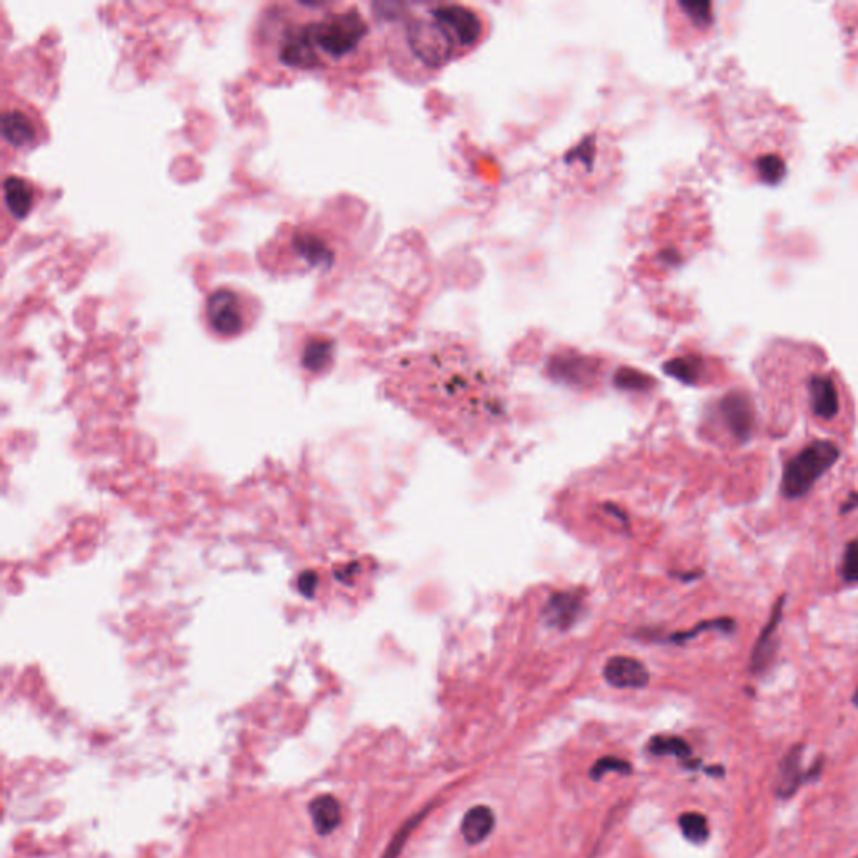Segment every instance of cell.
<instances>
[{
  "label": "cell",
  "mask_w": 858,
  "mask_h": 858,
  "mask_svg": "<svg viewBox=\"0 0 858 858\" xmlns=\"http://www.w3.org/2000/svg\"><path fill=\"white\" fill-rule=\"evenodd\" d=\"M493 827H495V815L492 810L478 805L466 812L461 823V833L470 845H478L493 832Z\"/></svg>",
  "instance_id": "cell-13"
},
{
  "label": "cell",
  "mask_w": 858,
  "mask_h": 858,
  "mask_svg": "<svg viewBox=\"0 0 858 858\" xmlns=\"http://www.w3.org/2000/svg\"><path fill=\"white\" fill-rule=\"evenodd\" d=\"M785 597H780L776 600L775 607L771 610L770 619L766 622L763 631L758 636L753 652H751L750 667L751 671L760 674L766 671L771 666V662L775 659L776 654V632L780 627L781 619H783V609H785Z\"/></svg>",
  "instance_id": "cell-8"
},
{
  "label": "cell",
  "mask_w": 858,
  "mask_h": 858,
  "mask_svg": "<svg viewBox=\"0 0 858 858\" xmlns=\"http://www.w3.org/2000/svg\"><path fill=\"white\" fill-rule=\"evenodd\" d=\"M309 810H311L314 827H316L317 833H321V835H329L341 825V805L334 796H317L316 800L311 803Z\"/></svg>",
  "instance_id": "cell-15"
},
{
  "label": "cell",
  "mask_w": 858,
  "mask_h": 858,
  "mask_svg": "<svg viewBox=\"0 0 858 858\" xmlns=\"http://www.w3.org/2000/svg\"><path fill=\"white\" fill-rule=\"evenodd\" d=\"M332 349H334V344L329 339H324V337L311 339V341L307 342L304 354H302V366L307 371L319 373V371H322L331 362Z\"/></svg>",
  "instance_id": "cell-16"
},
{
  "label": "cell",
  "mask_w": 858,
  "mask_h": 858,
  "mask_svg": "<svg viewBox=\"0 0 858 858\" xmlns=\"http://www.w3.org/2000/svg\"><path fill=\"white\" fill-rule=\"evenodd\" d=\"M605 678L616 688H642L649 681L646 667L629 657H614L605 666Z\"/></svg>",
  "instance_id": "cell-9"
},
{
  "label": "cell",
  "mask_w": 858,
  "mask_h": 858,
  "mask_svg": "<svg viewBox=\"0 0 858 858\" xmlns=\"http://www.w3.org/2000/svg\"><path fill=\"white\" fill-rule=\"evenodd\" d=\"M724 423L729 431L740 441L750 440L755 428V409L751 399L745 393L733 391L726 394L719 404Z\"/></svg>",
  "instance_id": "cell-6"
},
{
  "label": "cell",
  "mask_w": 858,
  "mask_h": 858,
  "mask_svg": "<svg viewBox=\"0 0 858 858\" xmlns=\"http://www.w3.org/2000/svg\"><path fill=\"white\" fill-rule=\"evenodd\" d=\"M4 200L12 217L26 218L34 205V190L21 176H7L4 181Z\"/></svg>",
  "instance_id": "cell-12"
},
{
  "label": "cell",
  "mask_w": 858,
  "mask_h": 858,
  "mask_svg": "<svg viewBox=\"0 0 858 858\" xmlns=\"http://www.w3.org/2000/svg\"><path fill=\"white\" fill-rule=\"evenodd\" d=\"M649 751L652 755H672L678 756L681 760H688L691 756V748L686 741L676 736H656L649 743Z\"/></svg>",
  "instance_id": "cell-18"
},
{
  "label": "cell",
  "mask_w": 858,
  "mask_h": 858,
  "mask_svg": "<svg viewBox=\"0 0 858 858\" xmlns=\"http://www.w3.org/2000/svg\"><path fill=\"white\" fill-rule=\"evenodd\" d=\"M486 32L485 17L473 7L429 4L404 21L399 51L416 78H428L473 51Z\"/></svg>",
  "instance_id": "cell-1"
},
{
  "label": "cell",
  "mask_w": 858,
  "mask_h": 858,
  "mask_svg": "<svg viewBox=\"0 0 858 858\" xmlns=\"http://www.w3.org/2000/svg\"><path fill=\"white\" fill-rule=\"evenodd\" d=\"M207 317L220 336H237L243 329L242 304L230 289H217L207 300Z\"/></svg>",
  "instance_id": "cell-4"
},
{
  "label": "cell",
  "mask_w": 858,
  "mask_h": 858,
  "mask_svg": "<svg viewBox=\"0 0 858 858\" xmlns=\"http://www.w3.org/2000/svg\"><path fill=\"white\" fill-rule=\"evenodd\" d=\"M803 780L805 775L802 771V750L800 746H795L781 760L778 780H776V795L781 798H790L795 795Z\"/></svg>",
  "instance_id": "cell-11"
},
{
  "label": "cell",
  "mask_w": 858,
  "mask_h": 858,
  "mask_svg": "<svg viewBox=\"0 0 858 858\" xmlns=\"http://www.w3.org/2000/svg\"><path fill=\"white\" fill-rule=\"evenodd\" d=\"M842 577L848 584H858V538L848 542L843 552Z\"/></svg>",
  "instance_id": "cell-19"
},
{
  "label": "cell",
  "mask_w": 858,
  "mask_h": 858,
  "mask_svg": "<svg viewBox=\"0 0 858 858\" xmlns=\"http://www.w3.org/2000/svg\"><path fill=\"white\" fill-rule=\"evenodd\" d=\"M609 771H617V773L627 775V773H631L632 766L629 761L621 760V758H616V756H605V758L595 763L594 768L590 771V776L594 780H600Z\"/></svg>",
  "instance_id": "cell-20"
},
{
  "label": "cell",
  "mask_w": 858,
  "mask_h": 858,
  "mask_svg": "<svg viewBox=\"0 0 858 858\" xmlns=\"http://www.w3.org/2000/svg\"><path fill=\"white\" fill-rule=\"evenodd\" d=\"M316 585L317 575L312 574V572H309V574H305L304 577L300 579V589L304 590L305 594L307 595L312 594V590L316 589Z\"/></svg>",
  "instance_id": "cell-22"
},
{
  "label": "cell",
  "mask_w": 858,
  "mask_h": 858,
  "mask_svg": "<svg viewBox=\"0 0 858 858\" xmlns=\"http://www.w3.org/2000/svg\"><path fill=\"white\" fill-rule=\"evenodd\" d=\"M840 458V450L832 441L817 440L805 446L785 465L781 478V493L788 500H798L812 492L813 486Z\"/></svg>",
  "instance_id": "cell-2"
},
{
  "label": "cell",
  "mask_w": 858,
  "mask_h": 858,
  "mask_svg": "<svg viewBox=\"0 0 858 858\" xmlns=\"http://www.w3.org/2000/svg\"><path fill=\"white\" fill-rule=\"evenodd\" d=\"M853 703L857 704V706H858V689H857V693H855V696H853Z\"/></svg>",
  "instance_id": "cell-24"
},
{
  "label": "cell",
  "mask_w": 858,
  "mask_h": 858,
  "mask_svg": "<svg viewBox=\"0 0 858 858\" xmlns=\"http://www.w3.org/2000/svg\"><path fill=\"white\" fill-rule=\"evenodd\" d=\"M312 39L317 49L334 59L354 54L369 34V26L357 9L329 14L311 24Z\"/></svg>",
  "instance_id": "cell-3"
},
{
  "label": "cell",
  "mask_w": 858,
  "mask_h": 858,
  "mask_svg": "<svg viewBox=\"0 0 858 858\" xmlns=\"http://www.w3.org/2000/svg\"><path fill=\"white\" fill-rule=\"evenodd\" d=\"M280 61L290 68L311 69L321 64L316 42L312 39L311 24L294 27L284 36L280 47Z\"/></svg>",
  "instance_id": "cell-5"
},
{
  "label": "cell",
  "mask_w": 858,
  "mask_h": 858,
  "mask_svg": "<svg viewBox=\"0 0 858 858\" xmlns=\"http://www.w3.org/2000/svg\"><path fill=\"white\" fill-rule=\"evenodd\" d=\"M292 243L300 259L305 260L311 267L331 269L334 265V252L316 233L297 232Z\"/></svg>",
  "instance_id": "cell-10"
},
{
  "label": "cell",
  "mask_w": 858,
  "mask_h": 858,
  "mask_svg": "<svg viewBox=\"0 0 858 858\" xmlns=\"http://www.w3.org/2000/svg\"><path fill=\"white\" fill-rule=\"evenodd\" d=\"M808 399L815 416L825 421L837 418L840 411V393L837 381L830 374H812L807 383Z\"/></svg>",
  "instance_id": "cell-7"
},
{
  "label": "cell",
  "mask_w": 858,
  "mask_h": 858,
  "mask_svg": "<svg viewBox=\"0 0 858 858\" xmlns=\"http://www.w3.org/2000/svg\"><path fill=\"white\" fill-rule=\"evenodd\" d=\"M2 135L12 146L22 148L36 138V126L22 111H7L2 116Z\"/></svg>",
  "instance_id": "cell-14"
},
{
  "label": "cell",
  "mask_w": 858,
  "mask_h": 858,
  "mask_svg": "<svg viewBox=\"0 0 858 858\" xmlns=\"http://www.w3.org/2000/svg\"><path fill=\"white\" fill-rule=\"evenodd\" d=\"M858 508V493H852L850 497L843 502L842 513L853 512Z\"/></svg>",
  "instance_id": "cell-23"
},
{
  "label": "cell",
  "mask_w": 858,
  "mask_h": 858,
  "mask_svg": "<svg viewBox=\"0 0 858 858\" xmlns=\"http://www.w3.org/2000/svg\"><path fill=\"white\" fill-rule=\"evenodd\" d=\"M423 817L424 813H421V815H418V817L411 818V820H409V822L406 823V825H404V827L401 828L398 833H396V837H394L393 842H391V845H389L388 850H386V853H384L383 858L398 857L399 852L403 850L404 843H406V840H408L409 835H411V832H413L414 828H416V825L421 822V818Z\"/></svg>",
  "instance_id": "cell-21"
},
{
  "label": "cell",
  "mask_w": 858,
  "mask_h": 858,
  "mask_svg": "<svg viewBox=\"0 0 858 858\" xmlns=\"http://www.w3.org/2000/svg\"><path fill=\"white\" fill-rule=\"evenodd\" d=\"M679 827L689 842L701 845L709 838L708 820L701 813L689 812L679 817Z\"/></svg>",
  "instance_id": "cell-17"
}]
</instances>
